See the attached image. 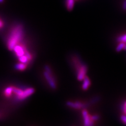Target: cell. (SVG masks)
Masks as SVG:
<instances>
[{
    "label": "cell",
    "mask_w": 126,
    "mask_h": 126,
    "mask_svg": "<svg viewBox=\"0 0 126 126\" xmlns=\"http://www.w3.org/2000/svg\"><path fill=\"white\" fill-rule=\"evenodd\" d=\"M45 71L43 73L44 76L50 87L52 89H55L56 88V83L52 71H51V69L48 66L46 65L45 66Z\"/></svg>",
    "instance_id": "cell-3"
},
{
    "label": "cell",
    "mask_w": 126,
    "mask_h": 126,
    "mask_svg": "<svg viewBox=\"0 0 126 126\" xmlns=\"http://www.w3.org/2000/svg\"><path fill=\"white\" fill-rule=\"evenodd\" d=\"M3 1H4V0H0V3H3Z\"/></svg>",
    "instance_id": "cell-20"
},
{
    "label": "cell",
    "mask_w": 126,
    "mask_h": 126,
    "mask_svg": "<svg viewBox=\"0 0 126 126\" xmlns=\"http://www.w3.org/2000/svg\"><path fill=\"white\" fill-rule=\"evenodd\" d=\"M123 10L124 11H126V0H124L123 3V5H122Z\"/></svg>",
    "instance_id": "cell-17"
},
{
    "label": "cell",
    "mask_w": 126,
    "mask_h": 126,
    "mask_svg": "<svg viewBox=\"0 0 126 126\" xmlns=\"http://www.w3.org/2000/svg\"><path fill=\"white\" fill-rule=\"evenodd\" d=\"M120 119L123 121V123L126 125V115H122L120 117Z\"/></svg>",
    "instance_id": "cell-16"
},
{
    "label": "cell",
    "mask_w": 126,
    "mask_h": 126,
    "mask_svg": "<svg viewBox=\"0 0 126 126\" xmlns=\"http://www.w3.org/2000/svg\"><path fill=\"white\" fill-rule=\"evenodd\" d=\"M82 116L84 120V125L86 126H93L94 125V121L92 119V117L90 116L88 111L84 109L82 111Z\"/></svg>",
    "instance_id": "cell-4"
},
{
    "label": "cell",
    "mask_w": 126,
    "mask_h": 126,
    "mask_svg": "<svg viewBox=\"0 0 126 126\" xmlns=\"http://www.w3.org/2000/svg\"><path fill=\"white\" fill-rule=\"evenodd\" d=\"M13 92V87H8L4 90V94L6 97H10Z\"/></svg>",
    "instance_id": "cell-11"
},
{
    "label": "cell",
    "mask_w": 126,
    "mask_h": 126,
    "mask_svg": "<svg viewBox=\"0 0 126 126\" xmlns=\"http://www.w3.org/2000/svg\"><path fill=\"white\" fill-rule=\"evenodd\" d=\"M125 43H124V42H120L119 44H118L116 47V50L117 52H120V51L124 49L125 48Z\"/></svg>",
    "instance_id": "cell-13"
},
{
    "label": "cell",
    "mask_w": 126,
    "mask_h": 126,
    "mask_svg": "<svg viewBox=\"0 0 126 126\" xmlns=\"http://www.w3.org/2000/svg\"><path fill=\"white\" fill-rule=\"evenodd\" d=\"M76 69H77V78L78 80L81 81L86 76V74L87 73L88 67L84 63L80 61L76 60Z\"/></svg>",
    "instance_id": "cell-2"
},
{
    "label": "cell",
    "mask_w": 126,
    "mask_h": 126,
    "mask_svg": "<svg viewBox=\"0 0 126 126\" xmlns=\"http://www.w3.org/2000/svg\"><path fill=\"white\" fill-rule=\"evenodd\" d=\"M34 93V88H27L25 90H24L22 95L19 98V99L18 100H24L26 99V98H27V97L31 96V94H32Z\"/></svg>",
    "instance_id": "cell-7"
},
{
    "label": "cell",
    "mask_w": 126,
    "mask_h": 126,
    "mask_svg": "<svg viewBox=\"0 0 126 126\" xmlns=\"http://www.w3.org/2000/svg\"><path fill=\"white\" fill-rule=\"evenodd\" d=\"M75 1H78V0H75Z\"/></svg>",
    "instance_id": "cell-21"
},
{
    "label": "cell",
    "mask_w": 126,
    "mask_h": 126,
    "mask_svg": "<svg viewBox=\"0 0 126 126\" xmlns=\"http://www.w3.org/2000/svg\"><path fill=\"white\" fill-rule=\"evenodd\" d=\"M66 105L69 107L76 109H80L83 108L85 106V105L84 104L79 101H67L66 103Z\"/></svg>",
    "instance_id": "cell-5"
},
{
    "label": "cell",
    "mask_w": 126,
    "mask_h": 126,
    "mask_svg": "<svg viewBox=\"0 0 126 126\" xmlns=\"http://www.w3.org/2000/svg\"><path fill=\"white\" fill-rule=\"evenodd\" d=\"M13 50H14V52H15L17 57L18 58L23 56V55H25L26 48L25 47L17 44L14 47Z\"/></svg>",
    "instance_id": "cell-6"
},
{
    "label": "cell",
    "mask_w": 126,
    "mask_h": 126,
    "mask_svg": "<svg viewBox=\"0 0 126 126\" xmlns=\"http://www.w3.org/2000/svg\"><path fill=\"white\" fill-rule=\"evenodd\" d=\"M92 117V120H93V121H97V120H99V118H100V117H99V116H98V115H93V116H91Z\"/></svg>",
    "instance_id": "cell-15"
},
{
    "label": "cell",
    "mask_w": 126,
    "mask_h": 126,
    "mask_svg": "<svg viewBox=\"0 0 126 126\" xmlns=\"http://www.w3.org/2000/svg\"><path fill=\"white\" fill-rule=\"evenodd\" d=\"M26 68V65L25 64L23 63H18V64H16L15 66V68L17 70H25Z\"/></svg>",
    "instance_id": "cell-10"
},
{
    "label": "cell",
    "mask_w": 126,
    "mask_h": 126,
    "mask_svg": "<svg viewBox=\"0 0 126 126\" xmlns=\"http://www.w3.org/2000/svg\"><path fill=\"white\" fill-rule=\"evenodd\" d=\"M75 0H66V6L68 11H71L73 10L75 5Z\"/></svg>",
    "instance_id": "cell-9"
},
{
    "label": "cell",
    "mask_w": 126,
    "mask_h": 126,
    "mask_svg": "<svg viewBox=\"0 0 126 126\" xmlns=\"http://www.w3.org/2000/svg\"><path fill=\"white\" fill-rule=\"evenodd\" d=\"M117 41L119 42L126 43V34L118 37L117 38Z\"/></svg>",
    "instance_id": "cell-14"
},
{
    "label": "cell",
    "mask_w": 126,
    "mask_h": 126,
    "mask_svg": "<svg viewBox=\"0 0 126 126\" xmlns=\"http://www.w3.org/2000/svg\"><path fill=\"white\" fill-rule=\"evenodd\" d=\"M3 26H4V23L1 19H0V29H2Z\"/></svg>",
    "instance_id": "cell-19"
},
{
    "label": "cell",
    "mask_w": 126,
    "mask_h": 126,
    "mask_svg": "<svg viewBox=\"0 0 126 126\" xmlns=\"http://www.w3.org/2000/svg\"><path fill=\"white\" fill-rule=\"evenodd\" d=\"M18 60L19 61L21 62V63H24V64H26V63H28L29 61H30L29 60L28 57H27L25 55H23V56L18 57Z\"/></svg>",
    "instance_id": "cell-12"
},
{
    "label": "cell",
    "mask_w": 126,
    "mask_h": 126,
    "mask_svg": "<svg viewBox=\"0 0 126 126\" xmlns=\"http://www.w3.org/2000/svg\"><path fill=\"white\" fill-rule=\"evenodd\" d=\"M82 80H83V82H82L81 86L82 89L84 90H87L90 86V84H91V82H90L89 78L87 76H86Z\"/></svg>",
    "instance_id": "cell-8"
},
{
    "label": "cell",
    "mask_w": 126,
    "mask_h": 126,
    "mask_svg": "<svg viewBox=\"0 0 126 126\" xmlns=\"http://www.w3.org/2000/svg\"><path fill=\"white\" fill-rule=\"evenodd\" d=\"M24 29L20 24L15 25L12 29L7 41V46L10 50L21 42L24 37Z\"/></svg>",
    "instance_id": "cell-1"
},
{
    "label": "cell",
    "mask_w": 126,
    "mask_h": 126,
    "mask_svg": "<svg viewBox=\"0 0 126 126\" xmlns=\"http://www.w3.org/2000/svg\"><path fill=\"white\" fill-rule=\"evenodd\" d=\"M122 110H123V111L125 115H126V107H125L123 105V107H122Z\"/></svg>",
    "instance_id": "cell-18"
}]
</instances>
